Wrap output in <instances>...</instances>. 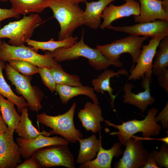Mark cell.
Returning <instances> with one entry per match:
<instances>
[{"instance_id":"obj_1","label":"cell","mask_w":168,"mask_h":168,"mask_svg":"<svg viewBox=\"0 0 168 168\" xmlns=\"http://www.w3.org/2000/svg\"><path fill=\"white\" fill-rule=\"evenodd\" d=\"M84 30H82L80 40L71 46L58 48L52 52L55 60L57 62L77 59L82 57L88 59L89 64L95 69L101 70L107 69L111 65L121 68L123 63L110 60L106 58L97 49L90 47L84 42Z\"/></svg>"},{"instance_id":"obj_2","label":"cell","mask_w":168,"mask_h":168,"mask_svg":"<svg viewBox=\"0 0 168 168\" xmlns=\"http://www.w3.org/2000/svg\"><path fill=\"white\" fill-rule=\"evenodd\" d=\"M76 0H50L49 7L60 27L58 40L72 36L75 30L83 25L84 11Z\"/></svg>"},{"instance_id":"obj_3","label":"cell","mask_w":168,"mask_h":168,"mask_svg":"<svg viewBox=\"0 0 168 168\" xmlns=\"http://www.w3.org/2000/svg\"><path fill=\"white\" fill-rule=\"evenodd\" d=\"M158 111L157 109L153 107L148 111L147 115L143 119H133L123 122L120 125H115L106 120L104 122L106 125L118 130L117 132L111 133L110 134L116 135L119 142L125 146L128 140L137 133H141L145 139L159 134L161 127L155 120Z\"/></svg>"},{"instance_id":"obj_4","label":"cell","mask_w":168,"mask_h":168,"mask_svg":"<svg viewBox=\"0 0 168 168\" xmlns=\"http://www.w3.org/2000/svg\"><path fill=\"white\" fill-rule=\"evenodd\" d=\"M0 59L4 62L17 60L32 63L38 67H60L61 66L54 59L52 52H46L40 54L34 51L31 47L24 44L19 46L9 44L0 40Z\"/></svg>"},{"instance_id":"obj_5","label":"cell","mask_w":168,"mask_h":168,"mask_svg":"<svg viewBox=\"0 0 168 168\" xmlns=\"http://www.w3.org/2000/svg\"><path fill=\"white\" fill-rule=\"evenodd\" d=\"M76 106V103L74 102L68 111L56 116L48 115L45 113L37 114V121L52 129L49 132L50 135L58 134L68 142L76 143L83 136L81 132L76 128L74 123Z\"/></svg>"},{"instance_id":"obj_6","label":"cell","mask_w":168,"mask_h":168,"mask_svg":"<svg viewBox=\"0 0 168 168\" xmlns=\"http://www.w3.org/2000/svg\"><path fill=\"white\" fill-rule=\"evenodd\" d=\"M42 21L41 18L37 13L24 16L21 19L10 21L1 28L0 39H9L8 44L12 46L24 44L27 39H30L34 30Z\"/></svg>"},{"instance_id":"obj_7","label":"cell","mask_w":168,"mask_h":168,"mask_svg":"<svg viewBox=\"0 0 168 168\" xmlns=\"http://www.w3.org/2000/svg\"><path fill=\"white\" fill-rule=\"evenodd\" d=\"M149 37L130 35L110 44L97 45L96 49L107 59L113 61L119 60L121 54H129L134 64L140 54L144 42Z\"/></svg>"},{"instance_id":"obj_8","label":"cell","mask_w":168,"mask_h":168,"mask_svg":"<svg viewBox=\"0 0 168 168\" xmlns=\"http://www.w3.org/2000/svg\"><path fill=\"white\" fill-rule=\"evenodd\" d=\"M4 69L7 79L14 85L17 92L25 99L29 109L38 112L42 108L41 101L44 93L36 86H32L28 77L25 76L16 71L8 63Z\"/></svg>"},{"instance_id":"obj_9","label":"cell","mask_w":168,"mask_h":168,"mask_svg":"<svg viewBox=\"0 0 168 168\" xmlns=\"http://www.w3.org/2000/svg\"><path fill=\"white\" fill-rule=\"evenodd\" d=\"M32 156L41 168L59 166L75 168L73 157L68 145H54L43 148L35 151Z\"/></svg>"},{"instance_id":"obj_10","label":"cell","mask_w":168,"mask_h":168,"mask_svg":"<svg viewBox=\"0 0 168 168\" xmlns=\"http://www.w3.org/2000/svg\"><path fill=\"white\" fill-rule=\"evenodd\" d=\"M152 72L146 73L142 78V87L143 91L135 94L132 91L134 88L133 85L126 83L124 86L123 90L124 92L123 96V101L125 104L133 105L138 108L142 113H144L150 105H152L156 101L155 99L151 94V84L152 81Z\"/></svg>"},{"instance_id":"obj_11","label":"cell","mask_w":168,"mask_h":168,"mask_svg":"<svg viewBox=\"0 0 168 168\" xmlns=\"http://www.w3.org/2000/svg\"><path fill=\"white\" fill-rule=\"evenodd\" d=\"M121 158L114 164L116 168H142L147 158L149 152L144 148L138 138H130Z\"/></svg>"},{"instance_id":"obj_12","label":"cell","mask_w":168,"mask_h":168,"mask_svg":"<svg viewBox=\"0 0 168 168\" xmlns=\"http://www.w3.org/2000/svg\"><path fill=\"white\" fill-rule=\"evenodd\" d=\"M164 37L159 36L152 38L148 44L142 45L140 54L136 62V64L133 68L128 76V80L140 79L146 73L152 72L153 58L160 42Z\"/></svg>"},{"instance_id":"obj_13","label":"cell","mask_w":168,"mask_h":168,"mask_svg":"<svg viewBox=\"0 0 168 168\" xmlns=\"http://www.w3.org/2000/svg\"><path fill=\"white\" fill-rule=\"evenodd\" d=\"M107 28L130 35L151 38L168 36V21L163 20L138 23L131 26H114L111 25Z\"/></svg>"},{"instance_id":"obj_14","label":"cell","mask_w":168,"mask_h":168,"mask_svg":"<svg viewBox=\"0 0 168 168\" xmlns=\"http://www.w3.org/2000/svg\"><path fill=\"white\" fill-rule=\"evenodd\" d=\"M13 134L8 130L0 135L1 168H15L22 162L21 149L14 141Z\"/></svg>"},{"instance_id":"obj_15","label":"cell","mask_w":168,"mask_h":168,"mask_svg":"<svg viewBox=\"0 0 168 168\" xmlns=\"http://www.w3.org/2000/svg\"><path fill=\"white\" fill-rule=\"evenodd\" d=\"M123 5L115 6L110 4L104 9L101 18L103 21L100 28L104 30L111 25L114 21L132 15H138L140 12L139 3L136 0H124Z\"/></svg>"},{"instance_id":"obj_16","label":"cell","mask_w":168,"mask_h":168,"mask_svg":"<svg viewBox=\"0 0 168 168\" xmlns=\"http://www.w3.org/2000/svg\"><path fill=\"white\" fill-rule=\"evenodd\" d=\"M16 142L20 148L21 157L25 159L30 158L34 152L41 148L52 145L68 144V142L62 137H49L43 134L29 139L18 137Z\"/></svg>"},{"instance_id":"obj_17","label":"cell","mask_w":168,"mask_h":168,"mask_svg":"<svg viewBox=\"0 0 168 168\" xmlns=\"http://www.w3.org/2000/svg\"><path fill=\"white\" fill-rule=\"evenodd\" d=\"M77 116L82 126L87 131H91L94 133L100 132L101 130L100 123L105 120L99 104L86 102L83 109L80 110Z\"/></svg>"},{"instance_id":"obj_18","label":"cell","mask_w":168,"mask_h":168,"mask_svg":"<svg viewBox=\"0 0 168 168\" xmlns=\"http://www.w3.org/2000/svg\"><path fill=\"white\" fill-rule=\"evenodd\" d=\"M140 12L134 16L135 22L142 23L159 19L168 21V12L164 9L163 2L160 0H138Z\"/></svg>"},{"instance_id":"obj_19","label":"cell","mask_w":168,"mask_h":168,"mask_svg":"<svg viewBox=\"0 0 168 168\" xmlns=\"http://www.w3.org/2000/svg\"><path fill=\"white\" fill-rule=\"evenodd\" d=\"M120 142L114 143L110 149H104L102 145L100 147L96 158L80 164V168H110L114 157H118L123 154Z\"/></svg>"},{"instance_id":"obj_20","label":"cell","mask_w":168,"mask_h":168,"mask_svg":"<svg viewBox=\"0 0 168 168\" xmlns=\"http://www.w3.org/2000/svg\"><path fill=\"white\" fill-rule=\"evenodd\" d=\"M116 0H99L85 2L86 8L84 11L83 25L96 30L101 24V16L105 8Z\"/></svg>"},{"instance_id":"obj_21","label":"cell","mask_w":168,"mask_h":168,"mask_svg":"<svg viewBox=\"0 0 168 168\" xmlns=\"http://www.w3.org/2000/svg\"><path fill=\"white\" fill-rule=\"evenodd\" d=\"M121 75L128 76L129 74L128 71L124 68L119 69L117 72L110 69H106L97 78L94 79L91 81L94 91L99 93L104 91L108 93L111 99L112 108L114 106V101L117 95L113 94V89L110 86V79L114 77H119Z\"/></svg>"},{"instance_id":"obj_22","label":"cell","mask_w":168,"mask_h":168,"mask_svg":"<svg viewBox=\"0 0 168 168\" xmlns=\"http://www.w3.org/2000/svg\"><path fill=\"white\" fill-rule=\"evenodd\" d=\"M55 91L64 104H66L73 97L80 95L87 96L92 100L93 103L99 104L98 99L93 88L89 86H73L57 85Z\"/></svg>"},{"instance_id":"obj_23","label":"cell","mask_w":168,"mask_h":168,"mask_svg":"<svg viewBox=\"0 0 168 168\" xmlns=\"http://www.w3.org/2000/svg\"><path fill=\"white\" fill-rule=\"evenodd\" d=\"M78 141L80 148L76 162L79 164L93 160L102 145L100 135L97 139L94 134L88 138L80 139Z\"/></svg>"},{"instance_id":"obj_24","label":"cell","mask_w":168,"mask_h":168,"mask_svg":"<svg viewBox=\"0 0 168 168\" xmlns=\"http://www.w3.org/2000/svg\"><path fill=\"white\" fill-rule=\"evenodd\" d=\"M11 8L18 14L24 16L31 13H40L49 7L50 0H8Z\"/></svg>"},{"instance_id":"obj_25","label":"cell","mask_w":168,"mask_h":168,"mask_svg":"<svg viewBox=\"0 0 168 168\" xmlns=\"http://www.w3.org/2000/svg\"><path fill=\"white\" fill-rule=\"evenodd\" d=\"M27 107L21 111V115L18 125L15 131L19 137L29 139L35 138L40 134L45 136L50 135L49 132L43 130L40 132L34 126L29 119Z\"/></svg>"},{"instance_id":"obj_26","label":"cell","mask_w":168,"mask_h":168,"mask_svg":"<svg viewBox=\"0 0 168 168\" xmlns=\"http://www.w3.org/2000/svg\"><path fill=\"white\" fill-rule=\"evenodd\" d=\"M78 39L77 36L73 37L72 36L58 41H55L53 38L46 41H38L30 39H27L25 43L30 46L33 50L36 52L39 50L44 51L47 50L53 52L58 48L71 46L76 42Z\"/></svg>"},{"instance_id":"obj_27","label":"cell","mask_w":168,"mask_h":168,"mask_svg":"<svg viewBox=\"0 0 168 168\" xmlns=\"http://www.w3.org/2000/svg\"><path fill=\"white\" fill-rule=\"evenodd\" d=\"M14 104L0 94V110L8 130L14 133L19 122L20 115L16 111Z\"/></svg>"},{"instance_id":"obj_28","label":"cell","mask_w":168,"mask_h":168,"mask_svg":"<svg viewBox=\"0 0 168 168\" xmlns=\"http://www.w3.org/2000/svg\"><path fill=\"white\" fill-rule=\"evenodd\" d=\"M5 64L0 59V94L12 101L17 107V110L21 113L24 108L28 107V104L22 96H19L15 94L10 86L6 81L2 73Z\"/></svg>"},{"instance_id":"obj_29","label":"cell","mask_w":168,"mask_h":168,"mask_svg":"<svg viewBox=\"0 0 168 168\" xmlns=\"http://www.w3.org/2000/svg\"><path fill=\"white\" fill-rule=\"evenodd\" d=\"M159 49L155 55V60L153 64L152 72L157 76L168 67V36L160 41Z\"/></svg>"},{"instance_id":"obj_30","label":"cell","mask_w":168,"mask_h":168,"mask_svg":"<svg viewBox=\"0 0 168 168\" xmlns=\"http://www.w3.org/2000/svg\"><path fill=\"white\" fill-rule=\"evenodd\" d=\"M49 69L56 85L61 84L73 86L83 85L78 76L68 73L63 70L62 66L52 67Z\"/></svg>"},{"instance_id":"obj_31","label":"cell","mask_w":168,"mask_h":168,"mask_svg":"<svg viewBox=\"0 0 168 168\" xmlns=\"http://www.w3.org/2000/svg\"><path fill=\"white\" fill-rule=\"evenodd\" d=\"M9 64L16 71L25 76L29 77L38 73V68L30 62L14 60L8 62Z\"/></svg>"},{"instance_id":"obj_32","label":"cell","mask_w":168,"mask_h":168,"mask_svg":"<svg viewBox=\"0 0 168 168\" xmlns=\"http://www.w3.org/2000/svg\"><path fill=\"white\" fill-rule=\"evenodd\" d=\"M38 68V73L43 83L53 93L55 91L56 84L49 68L47 67Z\"/></svg>"},{"instance_id":"obj_33","label":"cell","mask_w":168,"mask_h":168,"mask_svg":"<svg viewBox=\"0 0 168 168\" xmlns=\"http://www.w3.org/2000/svg\"><path fill=\"white\" fill-rule=\"evenodd\" d=\"M152 152L156 162L159 167H168V147L167 144L161 146L160 151H153Z\"/></svg>"},{"instance_id":"obj_34","label":"cell","mask_w":168,"mask_h":168,"mask_svg":"<svg viewBox=\"0 0 168 168\" xmlns=\"http://www.w3.org/2000/svg\"><path fill=\"white\" fill-rule=\"evenodd\" d=\"M155 120L156 122L160 121L164 128H168V102H167L162 110L155 116Z\"/></svg>"},{"instance_id":"obj_35","label":"cell","mask_w":168,"mask_h":168,"mask_svg":"<svg viewBox=\"0 0 168 168\" xmlns=\"http://www.w3.org/2000/svg\"><path fill=\"white\" fill-rule=\"evenodd\" d=\"M159 85L168 94V68L162 71L157 76Z\"/></svg>"},{"instance_id":"obj_36","label":"cell","mask_w":168,"mask_h":168,"mask_svg":"<svg viewBox=\"0 0 168 168\" xmlns=\"http://www.w3.org/2000/svg\"><path fill=\"white\" fill-rule=\"evenodd\" d=\"M20 15L15 12L11 9L0 8V29L1 28V22L3 20L10 18H19Z\"/></svg>"},{"instance_id":"obj_37","label":"cell","mask_w":168,"mask_h":168,"mask_svg":"<svg viewBox=\"0 0 168 168\" xmlns=\"http://www.w3.org/2000/svg\"><path fill=\"white\" fill-rule=\"evenodd\" d=\"M40 165L37 163L35 158L31 156L30 158L26 159L23 162L18 165L16 168H41Z\"/></svg>"},{"instance_id":"obj_38","label":"cell","mask_w":168,"mask_h":168,"mask_svg":"<svg viewBox=\"0 0 168 168\" xmlns=\"http://www.w3.org/2000/svg\"><path fill=\"white\" fill-rule=\"evenodd\" d=\"M153 156L152 152H149L145 164L142 168H159Z\"/></svg>"},{"instance_id":"obj_39","label":"cell","mask_w":168,"mask_h":168,"mask_svg":"<svg viewBox=\"0 0 168 168\" xmlns=\"http://www.w3.org/2000/svg\"><path fill=\"white\" fill-rule=\"evenodd\" d=\"M7 130V125L4 120L0 110V135L4 133Z\"/></svg>"},{"instance_id":"obj_40","label":"cell","mask_w":168,"mask_h":168,"mask_svg":"<svg viewBox=\"0 0 168 168\" xmlns=\"http://www.w3.org/2000/svg\"><path fill=\"white\" fill-rule=\"evenodd\" d=\"M163 2V7L166 11L168 12V0H160Z\"/></svg>"},{"instance_id":"obj_41","label":"cell","mask_w":168,"mask_h":168,"mask_svg":"<svg viewBox=\"0 0 168 168\" xmlns=\"http://www.w3.org/2000/svg\"><path fill=\"white\" fill-rule=\"evenodd\" d=\"M76 1H77L79 2H85L87 0H76Z\"/></svg>"},{"instance_id":"obj_42","label":"cell","mask_w":168,"mask_h":168,"mask_svg":"<svg viewBox=\"0 0 168 168\" xmlns=\"http://www.w3.org/2000/svg\"><path fill=\"white\" fill-rule=\"evenodd\" d=\"M8 0H0V2H6L8 1Z\"/></svg>"},{"instance_id":"obj_43","label":"cell","mask_w":168,"mask_h":168,"mask_svg":"<svg viewBox=\"0 0 168 168\" xmlns=\"http://www.w3.org/2000/svg\"><path fill=\"white\" fill-rule=\"evenodd\" d=\"M0 168H1L0 167Z\"/></svg>"}]
</instances>
